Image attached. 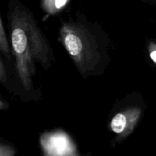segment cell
Listing matches in <instances>:
<instances>
[{
	"instance_id": "cell-1",
	"label": "cell",
	"mask_w": 156,
	"mask_h": 156,
	"mask_svg": "<svg viewBox=\"0 0 156 156\" xmlns=\"http://www.w3.org/2000/svg\"><path fill=\"white\" fill-rule=\"evenodd\" d=\"M11 37L18 76L27 90L32 87L35 62L47 69L53 59L48 41L37 27L31 13L21 4L10 11Z\"/></svg>"
},
{
	"instance_id": "cell-2",
	"label": "cell",
	"mask_w": 156,
	"mask_h": 156,
	"mask_svg": "<svg viewBox=\"0 0 156 156\" xmlns=\"http://www.w3.org/2000/svg\"><path fill=\"white\" fill-rule=\"evenodd\" d=\"M61 40L82 75L97 71L101 59L100 45L95 37L83 24L69 22L61 28Z\"/></svg>"
},
{
	"instance_id": "cell-6",
	"label": "cell",
	"mask_w": 156,
	"mask_h": 156,
	"mask_svg": "<svg viewBox=\"0 0 156 156\" xmlns=\"http://www.w3.org/2000/svg\"><path fill=\"white\" fill-rule=\"evenodd\" d=\"M149 50H150L151 59H152V60L156 64V44H151Z\"/></svg>"
},
{
	"instance_id": "cell-4",
	"label": "cell",
	"mask_w": 156,
	"mask_h": 156,
	"mask_svg": "<svg viewBox=\"0 0 156 156\" xmlns=\"http://www.w3.org/2000/svg\"><path fill=\"white\" fill-rule=\"evenodd\" d=\"M0 48H1L2 52L5 54V56L8 58V59L10 60V50H9V46L8 44L7 37H6L5 33L4 30V27H3L2 20L1 19L0 21Z\"/></svg>"
},
{
	"instance_id": "cell-7",
	"label": "cell",
	"mask_w": 156,
	"mask_h": 156,
	"mask_svg": "<svg viewBox=\"0 0 156 156\" xmlns=\"http://www.w3.org/2000/svg\"><path fill=\"white\" fill-rule=\"evenodd\" d=\"M0 66H1V69H0V70H1V74H0V79H1V82H2V83H4L6 81V74H5V67H4V64H3V61L1 59V65H0Z\"/></svg>"
},
{
	"instance_id": "cell-5",
	"label": "cell",
	"mask_w": 156,
	"mask_h": 156,
	"mask_svg": "<svg viewBox=\"0 0 156 156\" xmlns=\"http://www.w3.org/2000/svg\"><path fill=\"white\" fill-rule=\"evenodd\" d=\"M52 2L53 4L50 6L49 10L50 12H53V9H56V10H59V9H62L67 2V0H48L47 3Z\"/></svg>"
},
{
	"instance_id": "cell-3",
	"label": "cell",
	"mask_w": 156,
	"mask_h": 156,
	"mask_svg": "<svg viewBox=\"0 0 156 156\" xmlns=\"http://www.w3.org/2000/svg\"><path fill=\"white\" fill-rule=\"evenodd\" d=\"M140 113L139 108H131L117 113L111 120V129L119 135H128L135 126Z\"/></svg>"
}]
</instances>
